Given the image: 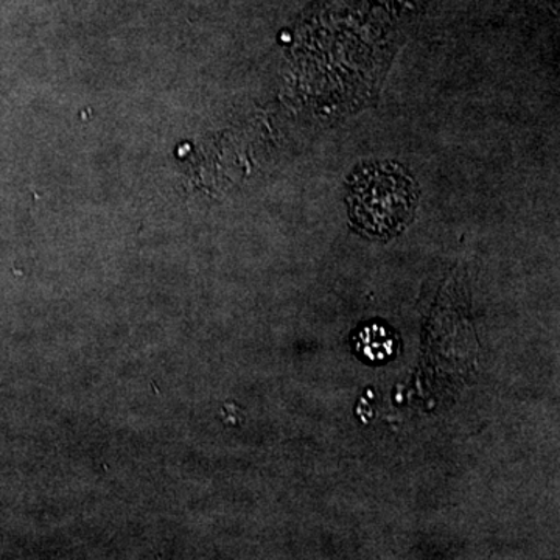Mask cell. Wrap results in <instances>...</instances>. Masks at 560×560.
<instances>
[{
	"mask_svg": "<svg viewBox=\"0 0 560 560\" xmlns=\"http://www.w3.org/2000/svg\"><path fill=\"white\" fill-rule=\"evenodd\" d=\"M418 197L415 179L399 165L371 164L350 183V219L370 237H393L410 223Z\"/></svg>",
	"mask_w": 560,
	"mask_h": 560,
	"instance_id": "obj_1",
	"label": "cell"
}]
</instances>
